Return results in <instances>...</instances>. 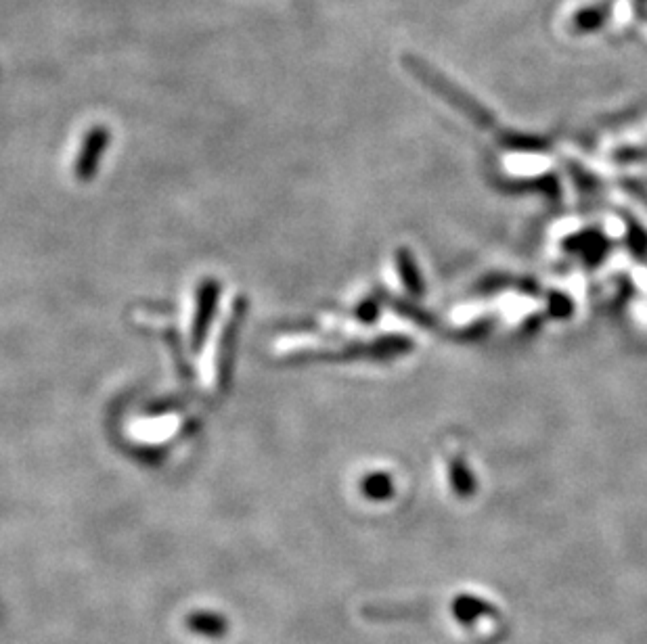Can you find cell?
Masks as SVG:
<instances>
[{"instance_id":"obj_1","label":"cell","mask_w":647,"mask_h":644,"mask_svg":"<svg viewBox=\"0 0 647 644\" xmlns=\"http://www.w3.org/2000/svg\"><path fill=\"white\" fill-rule=\"evenodd\" d=\"M245 306L243 299L239 297L235 306L231 308L229 320L225 329H222L220 341H218V352H216V385L220 391H227L229 383H231V371H233V364H235V348H237V339H239V331H241V322L245 318Z\"/></svg>"},{"instance_id":"obj_2","label":"cell","mask_w":647,"mask_h":644,"mask_svg":"<svg viewBox=\"0 0 647 644\" xmlns=\"http://www.w3.org/2000/svg\"><path fill=\"white\" fill-rule=\"evenodd\" d=\"M218 297H220V285L216 281H204L202 285H199L193 325H191V348L195 352L202 350V345L208 337V331L212 327V318L218 308Z\"/></svg>"},{"instance_id":"obj_3","label":"cell","mask_w":647,"mask_h":644,"mask_svg":"<svg viewBox=\"0 0 647 644\" xmlns=\"http://www.w3.org/2000/svg\"><path fill=\"white\" fill-rule=\"evenodd\" d=\"M107 145H109L107 128L97 126L93 130H88V134L84 136V141H82V147L78 151L76 164H74V174H76L78 180L88 182V180L95 178Z\"/></svg>"},{"instance_id":"obj_4","label":"cell","mask_w":647,"mask_h":644,"mask_svg":"<svg viewBox=\"0 0 647 644\" xmlns=\"http://www.w3.org/2000/svg\"><path fill=\"white\" fill-rule=\"evenodd\" d=\"M189 626L197 632H202V634H220L222 630H225V621H222L220 617L216 615H193L189 619Z\"/></svg>"},{"instance_id":"obj_5","label":"cell","mask_w":647,"mask_h":644,"mask_svg":"<svg viewBox=\"0 0 647 644\" xmlns=\"http://www.w3.org/2000/svg\"><path fill=\"white\" fill-rule=\"evenodd\" d=\"M601 23H604V13H601L599 9H585L574 17V26L580 32H591V30L599 28Z\"/></svg>"}]
</instances>
